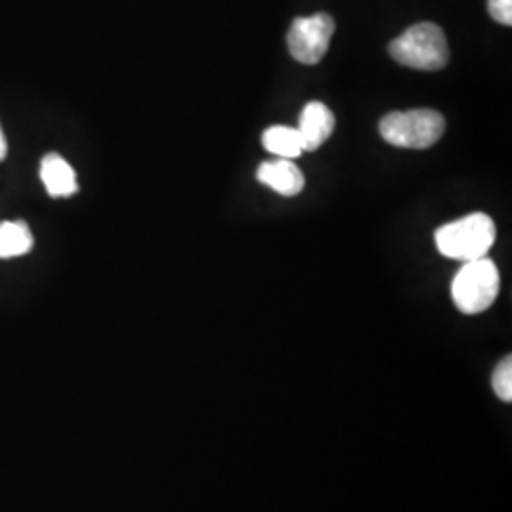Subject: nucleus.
Masks as SVG:
<instances>
[{"label":"nucleus","instance_id":"1","mask_svg":"<svg viewBox=\"0 0 512 512\" xmlns=\"http://www.w3.org/2000/svg\"><path fill=\"white\" fill-rule=\"evenodd\" d=\"M494 241V220L486 213H471L463 219L444 224L435 234L440 255L461 262L484 258L494 247Z\"/></svg>","mask_w":512,"mask_h":512},{"label":"nucleus","instance_id":"2","mask_svg":"<svg viewBox=\"0 0 512 512\" xmlns=\"http://www.w3.org/2000/svg\"><path fill=\"white\" fill-rule=\"evenodd\" d=\"M389 54L404 67L418 71L444 69L450 57L446 35L435 23H418L389 44Z\"/></svg>","mask_w":512,"mask_h":512},{"label":"nucleus","instance_id":"3","mask_svg":"<svg viewBox=\"0 0 512 512\" xmlns=\"http://www.w3.org/2000/svg\"><path fill=\"white\" fill-rule=\"evenodd\" d=\"M501 289V277L494 260L488 256L463 262L454 281L452 298L454 304L465 315H478L494 306Z\"/></svg>","mask_w":512,"mask_h":512},{"label":"nucleus","instance_id":"4","mask_svg":"<svg viewBox=\"0 0 512 512\" xmlns=\"http://www.w3.org/2000/svg\"><path fill=\"white\" fill-rule=\"evenodd\" d=\"M444 129L442 114L429 109L391 112L380 122V133L389 145L414 150L433 147L444 135Z\"/></svg>","mask_w":512,"mask_h":512},{"label":"nucleus","instance_id":"5","mask_svg":"<svg viewBox=\"0 0 512 512\" xmlns=\"http://www.w3.org/2000/svg\"><path fill=\"white\" fill-rule=\"evenodd\" d=\"M334 29V19L323 12L310 18L294 19L287 35L289 52L296 61L304 65L319 63L329 50Z\"/></svg>","mask_w":512,"mask_h":512},{"label":"nucleus","instance_id":"6","mask_svg":"<svg viewBox=\"0 0 512 512\" xmlns=\"http://www.w3.org/2000/svg\"><path fill=\"white\" fill-rule=\"evenodd\" d=\"M334 126H336V120L327 105L319 101L308 103L300 114L298 128H296L300 133L304 152H313L321 145H325L334 131Z\"/></svg>","mask_w":512,"mask_h":512},{"label":"nucleus","instance_id":"7","mask_svg":"<svg viewBox=\"0 0 512 512\" xmlns=\"http://www.w3.org/2000/svg\"><path fill=\"white\" fill-rule=\"evenodd\" d=\"M256 179L258 183L270 186L274 192L285 198L298 196L306 184L298 165L294 164L293 160H283V158L260 164L256 171Z\"/></svg>","mask_w":512,"mask_h":512},{"label":"nucleus","instance_id":"8","mask_svg":"<svg viewBox=\"0 0 512 512\" xmlns=\"http://www.w3.org/2000/svg\"><path fill=\"white\" fill-rule=\"evenodd\" d=\"M40 179L52 198H71L78 192L76 173L59 154H46L42 158Z\"/></svg>","mask_w":512,"mask_h":512},{"label":"nucleus","instance_id":"9","mask_svg":"<svg viewBox=\"0 0 512 512\" xmlns=\"http://www.w3.org/2000/svg\"><path fill=\"white\" fill-rule=\"evenodd\" d=\"M262 145L270 154L283 160H294L304 152L298 129L289 126H272L266 129L262 135Z\"/></svg>","mask_w":512,"mask_h":512},{"label":"nucleus","instance_id":"10","mask_svg":"<svg viewBox=\"0 0 512 512\" xmlns=\"http://www.w3.org/2000/svg\"><path fill=\"white\" fill-rule=\"evenodd\" d=\"M33 249V234L23 220L0 224V258L27 255Z\"/></svg>","mask_w":512,"mask_h":512},{"label":"nucleus","instance_id":"11","mask_svg":"<svg viewBox=\"0 0 512 512\" xmlns=\"http://www.w3.org/2000/svg\"><path fill=\"white\" fill-rule=\"evenodd\" d=\"M492 387L499 401L511 403L512 401V359L505 357L499 365L495 366L492 376Z\"/></svg>","mask_w":512,"mask_h":512},{"label":"nucleus","instance_id":"12","mask_svg":"<svg viewBox=\"0 0 512 512\" xmlns=\"http://www.w3.org/2000/svg\"><path fill=\"white\" fill-rule=\"evenodd\" d=\"M490 16L501 25H512V0H488Z\"/></svg>","mask_w":512,"mask_h":512},{"label":"nucleus","instance_id":"13","mask_svg":"<svg viewBox=\"0 0 512 512\" xmlns=\"http://www.w3.org/2000/svg\"><path fill=\"white\" fill-rule=\"evenodd\" d=\"M8 154V143H6V137H4V131L0 128V162L6 158Z\"/></svg>","mask_w":512,"mask_h":512}]
</instances>
